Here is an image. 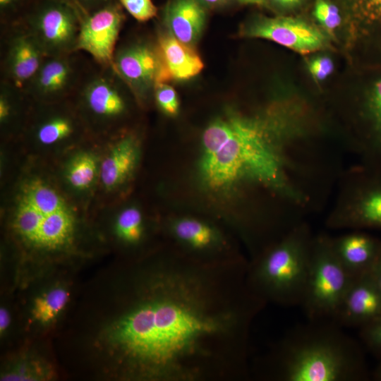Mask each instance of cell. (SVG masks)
<instances>
[{
	"label": "cell",
	"mask_w": 381,
	"mask_h": 381,
	"mask_svg": "<svg viewBox=\"0 0 381 381\" xmlns=\"http://www.w3.org/2000/svg\"><path fill=\"white\" fill-rule=\"evenodd\" d=\"M365 347L378 360L381 359V317L359 329Z\"/></svg>",
	"instance_id": "cell-24"
},
{
	"label": "cell",
	"mask_w": 381,
	"mask_h": 381,
	"mask_svg": "<svg viewBox=\"0 0 381 381\" xmlns=\"http://www.w3.org/2000/svg\"><path fill=\"white\" fill-rule=\"evenodd\" d=\"M239 3L242 4H262L265 2V0H238Z\"/></svg>",
	"instance_id": "cell-35"
},
{
	"label": "cell",
	"mask_w": 381,
	"mask_h": 381,
	"mask_svg": "<svg viewBox=\"0 0 381 381\" xmlns=\"http://www.w3.org/2000/svg\"><path fill=\"white\" fill-rule=\"evenodd\" d=\"M201 3L210 6H217L226 3L229 0H199Z\"/></svg>",
	"instance_id": "cell-33"
},
{
	"label": "cell",
	"mask_w": 381,
	"mask_h": 381,
	"mask_svg": "<svg viewBox=\"0 0 381 381\" xmlns=\"http://www.w3.org/2000/svg\"><path fill=\"white\" fill-rule=\"evenodd\" d=\"M272 1L282 8H289L298 6L301 0H272Z\"/></svg>",
	"instance_id": "cell-31"
},
{
	"label": "cell",
	"mask_w": 381,
	"mask_h": 381,
	"mask_svg": "<svg viewBox=\"0 0 381 381\" xmlns=\"http://www.w3.org/2000/svg\"><path fill=\"white\" fill-rule=\"evenodd\" d=\"M242 260L184 253L137 265L104 333L121 376L143 381H236L248 373L252 323L266 303Z\"/></svg>",
	"instance_id": "cell-1"
},
{
	"label": "cell",
	"mask_w": 381,
	"mask_h": 381,
	"mask_svg": "<svg viewBox=\"0 0 381 381\" xmlns=\"http://www.w3.org/2000/svg\"><path fill=\"white\" fill-rule=\"evenodd\" d=\"M310 255L311 249L303 234H293L248 264V285L266 303L301 306Z\"/></svg>",
	"instance_id": "cell-5"
},
{
	"label": "cell",
	"mask_w": 381,
	"mask_h": 381,
	"mask_svg": "<svg viewBox=\"0 0 381 381\" xmlns=\"http://www.w3.org/2000/svg\"><path fill=\"white\" fill-rule=\"evenodd\" d=\"M10 324V315L8 310L5 308H1L0 310V331L3 333Z\"/></svg>",
	"instance_id": "cell-30"
},
{
	"label": "cell",
	"mask_w": 381,
	"mask_h": 381,
	"mask_svg": "<svg viewBox=\"0 0 381 381\" xmlns=\"http://www.w3.org/2000/svg\"><path fill=\"white\" fill-rule=\"evenodd\" d=\"M16 0H0L1 7H6L12 4Z\"/></svg>",
	"instance_id": "cell-36"
},
{
	"label": "cell",
	"mask_w": 381,
	"mask_h": 381,
	"mask_svg": "<svg viewBox=\"0 0 381 381\" xmlns=\"http://www.w3.org/2000/svg\"><path fill=\"white\" fill-rule=\"evenodd\" d=\"M156 102L162 111L168 115H175L179 110V103L174 89L162 83L157 85L154 90Z\"/></svg>",
	"instance_id": "cell-26"
},
{
	"label": "cell",
	"mask_w": 381,
	"mask_h": 381,
	"mask_svg": "<svg viewBox=\"0 0 381 381\" xmlns=\"http://www.w3.org/2000/svg\"><path fill=\"white\" fill-rule=\"evenodd\" d=\"M157 45L169 80H188L202 70L204 64L192 46L180 42L171 33L162 34Z\"/></svg>",
	"instance_id": "cell-20"
},
{
	"label": "cell",
	"mask_w": 381,
	"mask_h": 381,
	"mask_svg": "<svg viewBox=\"0 0 381 381\" xmlns=\"http://www.w3.org/2000/svg\"><path fill=\"white\" fill-rule=\"evenodd\" d=\"M81 18L65 0H49L28 21L26 30L45 56L75 52Z\"/></svg>",
	"instance_id": "cell-9"
},
{
	"label": "cell",
	"mask_w": 381,
	"mask_h": 381,
	"mask_svg": "<svg viewBox=\"0 0 381 381\" xmlns=\"http://www.w3.org/2000/svg\"><path fill=\"white\" fill-rule=\"evenodd\" d=\"M71 54L46 56L25 90L35 102L48 103L68 99L75 94L82 77Z\"/></svg>",
	"instance_id": "cell-13"
},
{
	"label": "cell",
	"mask_w": 381,
	"mask_h": 381,
	"mask_svg": "<svg viewBox=\"0 0 381 381\" xmlns=\"http://www.w3.org/2000/svg\"><path fill=\"white\" fill-rule=\"evenodd\" d=\"M205 19V8L199 0H173L164 13L169 32L190 46L194 45L200 38Z\"/></svg>",
	"instance_id": "cell-18"
},
{
	"label": "cell",
	"mask_w": 381,
	"mask_h": 381,
	"mask_svg": "<svg viewBox=\"0 0 381 381\" xmlns=\"http://www.w3.org/2000/svg\"><path fill=\"white\" fill-rule=\"evenodd\" d=\"M370 377L374 380L381 381V359L379 360V363L370 374Z\"/></svg>",
	"instance_id": "cell-32"
},
{
	"label": "cell",
	"mask_w": 381,
	"mask_h": 381,
	"mask_svg": "<svg viewBox=\"0 0 381 381\" xmlns=\"http://www.w3.org/2000/svg\"><path fill=\"white\" fill-rule=\"evenodd\" d=\"M138 142L133 134L117 138L100 158L98 183L107 191L115 190L130 177L138 159Z\"/></svg>",
	"instance_id": "cell-17"
},
{
	"label": "cell",
	"mask_w": 381,
	"mask_h": 381,
	"mask_svg": "<svg viewBox=\"0 0 381 381\" xmlns=\"http://www.w3.org/2000/svg\"><path fill=\"white\" fill-rule=\"evenodd\" d=\"M75 2H78L83 5H91V4H99L102 1H105L107 0H73Z\"/></svg>",
	"instance_id": "cell-34"
},
{
	"label": "cell",
	"mask_w": 381,
	"mask_h": 381,
	"mask_svg": "<svg viewBox=\"0 0 381 381\" xmlns=\"http://www.w3.org/2000/svg\"><path fill=\"white\" fill-rule=\"evenodd\" d=\"M68 298V291L62 287L52 289L37 296L31 310L33 319L42 325L53 322L64 309Z\"/></svg>",
	"instance_id": "cell-23"
},
{
	"label": "cell",
	"mask_w": 381,
	"mask_h": 381,
	"mask_svg": "<svg viewBox=\"0 0 381 381\" xmlns=\"http://www.w3.org/2000/svg\"><path fill=\"white\" fill-rule=\"evenodd\" d=\"M126 85L113 66H101L99 71L82 79L74 104L89 133H111L125 116Z\"/></svg>",
	"instance_id": "cell-7"
},
{
	"label": "cell",
	"mask_w": 381,
	"mask_h": 381,
	"mask_svg": "<svg viewBox=\"0 0 381 381\" xmlns=\"http://www.w3.org/2000/svg\"><path fill=\"white\" fill-rule=\"evenodd\" d=\"M370 4H373V6H375V8L381 10V0H368Z\"/></svg>",
	"instance_id": "cell-37"
},
{
	"label": "cell",
	"mask_w": 381,
	"mask_h": 381,
	"mask_svg": "<svg viewBox=\"0 0 381 381\" xmlns=\"http://www.w3.org/2000/svg\"><path fill=\"white\" fill-rule=\"evenodd\" d=\"M308 68L316 80H322L332 73L334 64L327 56H318L309 62Z\"/></svg>",
	"instance_id": "cell-28"
},
{
	"label": "cell",
	"mask_w": 381,
	"mask_h": 381,
	"mask_svg": "<svg viewBox=\"0 0 381 381\" xmlns=\"http://www.w3.org/2000/svg\"><path fill=\"white\" fill-rule=\"evenodd\" d=\"M356 277L336 255L332 243L318 242L311 249L304 296L301 306L310 320H334Z\"/></svg>",
	"instance_id": "cell-6"
},
{
	"label": "cell",
	"mask_w": 381,
	"mask_h": 381,
	"mask_svg": "<svg viewBox=\"0 0 381 381\" xmlns=\"http://www.w3.org/2000/svg\"><path fill=\"white\" fill-rule=\"evenodd\" d=\"M45 56L26 29L18 32L8 43L4 64V81L25 92Z\"/></svg>",
	"instance_id": "cell-16"
},
{
	"label": "cell",
	"mask_w": 381,
	"mask_h": 381,
	"mask_svg": "<svg viewBox=\"0 0 381 381\" xmlns=\"http://www.w3.org/2000/svg\"><path fill=\"white\" fill-rule=\"evenodd\" d=\"M169 231L177 243L186 250L187 255L196 260L211 263L238 260L225 256V238L208 222L183 217L170 224Z\"/></svg>",
	"instance_id": "cell-14"
},
{
	"label": "cell",
	"mask_w": 381,
	"mask_h": 381,
	"mask_svg": "<svg viewBox=\"0 0 381 381\" xmlns=\"http://www.w3.org/2000/svg\"><path fill=\"white\" fill-rule=\"evenodd\" d=\"M272 122L236 114L220 117L202 137L201 174L208 186L222 188L248 176L269 183L281 179L272 143Z\"/></svg>",
	"instance_id": "cell-3"
},
{
	"label": "cell",
	"mask_w": 381,
	"mask_h": 381,
	"mask_svg": "<svg viewBox=\"0 0 381 381\" xmlns=\"http://www.w3.org/2000/svg\"><path fill=\"white\" fill-rule=\"evenodd\" d=\"M370 272L381 291V252L370 269Z\"/></svg>",
	"instance_id": "cell-29"
},
{
	"label": "cell",
	"mask_w": 381,
	"mask_h": 381,
	"mask_svg": "<svg viewBox=\"0 0 381 381\" xmlns=\"http://www.w3.org/2000/svg\"><path fill=\"white\" fill-rule=\"evenodd\" d=\"M122 6L135 20L147 21L157 14V8L152 0H119Z\"/></svg>",
	"instance_id": "cell-27"
},
{
	"label": "cell",
	"mask_w": 381,
	"mask_h": 381,
	"mask_svg": "<svg viewBox=\"0 0 381 381\" xmlns=\"http://www.w3.org/2000/svg\"><path fill=\"white\" fill-rule=\"evenodd\" d=\"M123 20L119 7L111 3L81 18L76 50L89 54L100 66H113Z\"/></svg>",
	"instance_id": "cell-11"
},
{
	"label": "cell",
	"mask_w": 381,
	"mask_h": 381,
	"mask_svg": "<svg viewBox=\"0 0 381 381\" xmlns=\"http://www.w3.org/2000/svg\"><path fill=\"white\" fill-rule=\"evenodd\" d=\"M30 113L24 131L29 142L42 150L71 147L89 133L74 104L68 99L41 103Z\"/></svg>",
	"instance_id": "cell-8"
},
{
	"label": "cell",
	"mask_w": 381,
	"mask_h": 381,
	"mask_svg": "<svg viewBox=\"0 0 381 381\" xmlns=\"http://www.w3.org/2000/svg\"><path fill=\"white\" fill-rule=\"evenodd\" d=\"M100 158L87 150L74 154L66 163L64 179L71 190L77 193L90 190L98 182Z\"/></svg>",
	"instance_id": "cell-21"
},
{
	"label": "cell",
	"mask_w": 381,
	"mask_h": 381,
	"mask_svg": "<svg viewBox=\"0 0 381 381\" xmlns=\"http://www.w3.org/2000/svg\"><path fill=\"white\" fill-rule=\"evenodd\" d=\"M380 317L381 291L369 271L353 279L334 320L360 329Z\"/></svg>",
	"instance_id": "cell-15"
},
{
	"label": "cell",
	"mask_w": 381,
	"mask_h": 381,
	"mask_svg": "<svg viewBox=\"0 0 381 381\" xmlns=\"http://www.w3.org/2000/svg\"><path fill=\"white\" fill-rule=\"evenodd\" d=\"M8 209L10 228L28 249L56 254L73 246L78 226L76 210L59 188L42 174L23 177Z\"/></svg>",
	"instance_id": "cell-4"
},
{
	"label": "cell",
	"mask_w": 381,
	"mask_h": 381,
	"mask_svg": "<svg viewBox=\"0 0 381 381\" xmlns=\"http://www.w3.org/2000/svg\"><path fill=\"white\" fill-rule=\"evenodd\" d=\"M240 32L244 37L272 41L301 54L322 49L327 42L318 28L291 17L261 18L243 26Z\"/></svg>",
	"instance_id": "cell-12"
},
{
	"label": "cell",
	"mask_w": 381,
	"mask_h": 381,
	"mask_svg": "<svg viewBox=\"0 0 381 381\" xmlns=\"http://www.w3.org/2000/svg\"><path fill=\"white\" fill-rule=\"evenodd\" d=\"M332 246L342 265L353 277L369 272L381 252V243L361 233L344 236Z\"/></svg>",
	"instance_id": "cell-19"
},
{
	"label": "cell",
	"mask_w": 381,
	"mask_h": 381,
	"mask_svg": "<svg viewBox=\"0 0 381 381\" xmlns=\"http://www.w3.org/2000/svg\"><path fill=\"white\" fill-rule=\"evenodd\" d=\"M113 68L134 96L143 99L169 78L158 45L136 42L116 49Z\"/></svg>",
	"instance_id": "cell-10"
},
{
	"label": "cell",
	"mask_w": 381,
	"mask_h": 381,
	"mask_svg": "<svg viewBox=\"0 0 381 381\" xmlns=\"http://www.w3.org/2000/svg\"><path fill=\"white\" fill-rule=\"evenodd\" d=\"M114 233L124 245L135 246L145 237L146 227L141 211L135 207L121 210L114 222Z\"/></svg>",
	"instance_id": "cell-22"
},
{
	"label": "cell",
	"mask_w": 381,
	"mask_h": 381,
	"mask_svg": "<svg viewBox=\"0 0 381 381\" xmlns=\"http://www.w3.org/2000/svg\"><path fill=\"white\" fill-rule=\"evenodd\" d=\"M310 320L265 356L262 377L274 381H363L370 377L361 346L338 324Z\"/></svg>",
	"instance_id": "cell-2"
},
{
	"label": "cell",
	"mask_w": 381,
	"mask_h": 381,
	"mask_svg": "<svg viewBox=\"0 0 381 381\" xmlns=\"http://www.w3.org/2000/svg\"><path fill=\"white\" fill-rule=\"evenodd\" d=\"M314 15L320 24L328 30H333L341 23L338 8L327 0H316Z\"/></svg>",
	"instance_id": "cell-25"
}]
</instances>
